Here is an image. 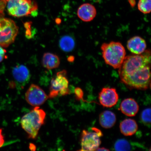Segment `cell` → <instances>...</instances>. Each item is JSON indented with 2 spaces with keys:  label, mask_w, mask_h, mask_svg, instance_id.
Returning a JSON list of instances; mask_svg holds the SVG:
<instances>
[{
  "label": "cell",
  "mask_w": 151,
  "mask_h": 151,
  "mask_svg": "<svg viewBox=\"0 0 151 151\" xmlns=\"http://www.w3.org/2000/svg\"><path fill=\"white\" fill-rule=\"evenodd\" d=\"M59 46L62 50L69 52L74 48L75 42L72 37L69 36L62 37L59 41Z\"/></svg>",
  "instance_id": "cell-17"
},
{
  "label": "cell",
  "mask_w": 151,
  "mask_h": 151,
  "mask_svg": "<svg viewBox=\"0 0 151 151\" xmlns=\"http://www.w3.org/2000/svg\"><path fill=\"white\" fill-rule=\"evenodd\" d=\"M60 58L55 54L51 53H45L43 55L42 65L46 68L50 70L56 68L60 65Z\"/></svg>",
  "instance_id": "cell-16"
},
{
  "label": "cell",
  "mask_w": 151,
  "mask_h": 151,
  "mask_svg": "<svg viewBox=\"0 0 151 151\" xmlns=\"http://www.w3.org/2000/svg\"><path fill=\"white\" fill-rule=\"evenodd\" d=\"M100 104L103 106L110 108L116 104L119 99V95L114 88H104L99 94Z\"/></svg>",
  "instance_id": "cell-9"
},
{
  "label": "cell",
  "mask_w": 151,
  "mask_h": 151,
  "mask_svg": "<svg viewBox=\"0 0 151 151\" xmlns=\"http://www.w3.org/2000/svg\"><path fill=\"white\" fill-rule=\"evenodd\" d=\"M130 3L131 4L132 6L135 5V0H129Z\"/></svg>",
  "instance_id": "cell-26"
},
{
  "label": "cell",
  "mask_w": 151,
  "mask_h": 151,
  "mask_svg": "<svg viewBox=\"0 0 151 151\" xmlns=\"http://www.w3.org/2000/svg\"><path fill=\"white\" fill-rule=\"evenodd\" d=\"M12 75L17 82L21 84H25L29 80L30 74L27 68L23 65L16 66L12 70Z\"/></svg>",
  "instance_id": "cell-13"
},
{
  "label": "cell",
  "mask_w": 151,
  "mask_h": 151,
  "mask_svg": "<svg viewBox=\"0 0 151 151\" xmlns=\"http://www.w3.org/2000/svg\"><path fill=\"white\" fill-rule=\"evenodd\" d=\"M120 109L122 112L126 116H134L138 112L139 106L134 99L129 98L122 101Z\"/></svg>",
  "instance_id": "cell-12"
},
{
  "label": "cell",
  "mask_w": 151,
  "mask_h": 151,
  "mask_svg": "<svg viewBox=\"0 0 151 151\" xmlns=\"http://www.w3.org/2000/svg\"><path fill=\"white\" fill-rule=\"evenodd\" d=\"M138 8L143 14H150L151 11V0H139Z\"/></svg>",
  "instance_id": "cell-18"
},
{
  "label": "cell",
  "mask_w": 151,
  "mask_h": 151,
  "mask_svg": "<svg viewBox=\"0 0 151 151\" xmlns=\"http://www.w3.org/2000/svg\"><path fill=\"white\" fill-rule=\"evenodd\" d=\"M6 3L8 14L16 17L29 16L38 8L37 3L32 0H9Z\"/></svg>",
  "instance_id": "cell-4"
},
{
  "label": "cell",
  "mask_w": 151,
  "mask_h": 151,
  "mask_svg": "<svg viewBox=\"0 0 151 151\" xmlns=\"http://www.w3.org/2000/svg\"><path fill=\"white\" fill-rule=\"evenodd\" d=\"M141 119L143 123L147 126H150L151 123V109L147 108L142 112Z\"/></svg>",
  "instance_id": "cell-20"
},
{
  "label": "cell",
  "mask_w": 151,
  "mask_h": 151,
  "mask_svg": "<svg viewBox=\"0 0 151 151\" xmlns=\"http://www.w3.org/2000/svg\"><path fill=\"white\" fill-rule=\"evenodd\" d=\"M4 142V137L2 134V129H0V148L3 146Z\"/></svg>",
  "instance_id": "cell-23"
},
{
  "label": "cell",
  "mask_w": 151,
  "mask_h": 151,
  "mask_svg": "<svg viewBox=\"0 0 151 151\" xmlns=\"http://www.w3.org/2000/svg\"><path fill=\"white\" fill-rule=\"evenodd\" d=\"M99 122L101 127L105 129L112 128L116 122V115L111 111H104L100 115Z\"/></svg>",
  "instance_id": "cell-15"
},
{
  "label": "cell",
  "mask_w": 151,
  "mask_h": 151,
  "mask_svg": "<svg viewBox=\"0 0 151 151\" xmlns=\"http://www.w3.org/2000/svg\"><path fill=\"white\" fill-rule=\"evenodd\" d=\"M76 98L77 100H80L82 99L83 96V92L80 88H77L75 90Z\"/></svg>",
  "instance_id": "cell-21"
},
{
  "label": "cell",
  "mask_w": 151,
  "mask_h": 151,
  "mask_svg": "<svg viewBox=\"0 0 151 151\" xmlns=\"http://www.w3.org/2000/svg\"><path fill=\"white\" fill-rule=\"evenodd\" d=\"M120 132L125 136H131L134 134L138 129V125L135 120L127 119L122 121L120 125Z\"/></svg>",
  "instance_id": "cell-14"
},
{
  "label": "cell",
  "mask_w": 151,
  "mask_h": 151,
  "mask_svg": "<svg viewBox=\"0 0 151 151\" xmlns=\"http://www.w3.org/2000/svg\"><path fill=\"white\" fill-rule=\"evenodd\" d=\"M97 151H109V150L108 149H107L105 148H104V147H101V148H99V147L98 148L97 150Z\"/></svg>",
  "instance_id": "cell-25"
},
{
  "label": "cell",
  "mask_w": 151,
  "mask_h": 151,
  "mask_svg": "<svg viewBox=\"0 0 151 151\" xmlns=\"http://www.w3.org/2000/svg\"><path fill=\"white\" fill-rule=\"evenodd\" d=\"M151 52L126 56L119 69L120 80L130 89L146 90L150 85Z\"/></svg>",
  "instance_id": "cell-1"
},
{
  "label": "cell",
  "mask_w": 151,
  "mask_h": 151,
  "mask_svg": "<svg viewBox=\"0 0 151 151\" xmlns=\"http://www.w3.org/2000/svg\"><path fill=\"white\" fill-rule=\"evenodd\" d=\"M25 96L27 102L35 107L42 105L49 98L40 87L35 84L30 86L26 92Z\"/></svg>",
  "instance_id": "cell-8"
},
{
  "label": "cell",
  "mask_w": 151,
  "mask_h": 151,
  "mask_svg": "<svg viewBox=\"0 0 151 151\" xmlns=\"http://www.w3.org/2000/svg\"><path fill=\"white\" fill-rule=\"evenodd\" d=\"M6 51L0 46V62L3 61L5 56Z\"/></svg>",
  "instance_id": "cell-22"
},
{
  "label": "cell",
  "mask_w": 151,
  "mask_h": 151,
  "mask_svg": "<svg viewBox=\"0 0 151 151\" xmlns=\"http://www.w3.org/2000/svg\"><path fill=\"white\" fill-rule=\"evenodd\" d=\"M3 1H4L6 2H7L9 1V0H3Z\"/></svg>",
  "instance_id": "cell-27"
},
{
  "label": "cell",
  "mask_w": 151,
  "mask_h": 151,
  "mask_svg": "<svg viewBox=\"0 0 151 151\" xmlns=\"http://www.w3.org/2000/svg\"><path fill=\"white\" fill-rule=\"evenodd\" d=\"M101 49L105 63L114 69L119 68L126 56L125 48L122 43L114 41L104 43Z\"/></svg>",
  "instance_id": "cell-3"
},
{
  "label": "cell",
  "mask_w": 151,
  "mask_h": 151,
  "mask_svg": "<svg viewBox=\"0 0 151 151\" xmlns=\"http://www.w3.org/2000/svg\"><path fill=\"white\" fill-rule=\"evenodd\" d=\"M77 14L78 18L83 21L90 22L95 18L97 11L93 5L89 3H85L79 7Z\"/></svg>",
  "instance_id": "cell-11"
},
{
  "label": "cell",
  "mask_w": 151,
  "mask_h": 151,
  "mask_svg": "<svg viewBox=\"0 0 151 151\" xmlns=\"http://www.w3.org/2000/svg\"><path fill=\"white\" fill-rule=\"evenodd\" d=\"M131 145L126 139H118L115 143L114 149L116 151H128L131 150Z\"/></svg>",
  "instance_id": "cell-19"
},
{
  "label": "cell",
  "mask_w": 151,
  "mask_h": 151,
  "mask_svg": "<svg viewBox=\"0 0 151 151\" xmlns=\"http://www.w3.org/2000/svg\"><path fill=\"white\" fill-rule=\"evenodd\" d=\"M46 116L45 111L39 106H36L22 117L21 124L29 138H36L40 129L45 123Z\"/></svg>",
  "instance_id": "cell-2"
},
{
  "label": "cell",
  "mask_w": 151,
  "mask_h": 151,
  "mask_svg": "<svg viewBox=\"0 0 151 151\" xmlns=\"http://www.w3.org/2000/svg\"><path fill=\"white\" fill-rule=\"evenodd\" d=\"M92 131L83 130L81 134L80 151H96L101 143V137L103 134L101 130L96 127Z\"/></svg>",
  "instance_id": "cell-7"
},
{
  "label": "cell",
  "mask_w": 151,
  "mask_h": 151,
  "mask_svg": "<svg viewBox=\"0 0 151 151\" xmlns=\"http://www.w3.org/2000/svg\"><path fill=\"white\" fill-rule=\"evenodd\" d=\"M29 148L30 150L32 151H35L36 150V147L33 143H30Z\"/></svg>",
  "instance_id": "cell-24"
},
{
  "label": "cell",
  "mask_w": 151,
  "mask_h": 151,
  "mask_svg": "<svg viewBox=\"0 0 151 151\" xmlns=\"http://www.w3.org/2000/svg\"><path fill=\"white\" fill-rule=\"evenodd\" d=\"M19 32L16 23L0 15V46L7 47L14 42Z\"/></svg>",
  "instance_id": "cell-5"
},
{
  "label": "cell",
  "mask_w": 151,
  "mask_h": 151,
  "mask_svg": "<svg viewBox=\"0 0 151 151\" xmlns=\"http://www.w3.org/2000/svg\"><path fill=\"white\" fill-rule=\"evenodd\" d=\"M66 76L67 71L63 70L58 72L56 76L52 79L49 98L52 99L58 96H64L70 93L69 81Z\"/></svg>",
  "instance_id": "cell-6"
},
{
  "label": "cell",
  "mask_w": 151,
  "mask_h": 151,
  "mask_svg": "<svg viewBox=\"0 0 151 151\" xmlns=\"http://www.w3.org/2000/svg\"><path fill=\"white\" fill-rule=\"evenodd\" d=\"M128 50L134 54H141L146 50L147 44L145 40L139 36L132 37L127 42Z\"/></svg>",
  "instance_id": "cell-10"
}]
</instances>
